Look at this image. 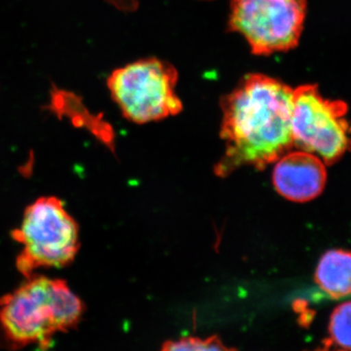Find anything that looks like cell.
<instances>
[{"label":"cell","instance_id":"obj_1","mask_svg":"<svg viewBox=\"0 0 351 351\" xmlns=\"http://www.w3.org/2000/svg\"><path fill=\"white\" fill-rule=\"evenodd\" d=\"M294 89L261 73L242 78L221 100V136L226 154L218 165L226 175L243 165L262 169L292 147Z\"/></svg>","mask_w":351,"mask_h":351},{"label":"cell","instance_id":"obj_2","mask_svg":"<svg viewBox=\"0 0 351 351\" xmlns=\"http://www.w3.org/2000/svg\"><path fill=\"white\" fill-rule=\"evenodd\" d=\"M84 313L66 281L34 274L0 298V339L12 348L47 350L57 334L77 327Z\"/></svg>","mask_w":351,"mask_h":351},{"label":"cell","instance_id":"obj_3","mask_svg":"<svg viewBox=\"0 0 351 351\" xmlns=\"http://www.w3.org/2000/svg\"><path fill=\"white\" fill-rule=\"evenodd\" d=\"M22 245L16 267L27 278L39 269H62L80 251V228L55 196H43L25 208L19 228L11 233Z\"/></svg>","mask_w":351,"mask_h":351},{"label":"cell","instance_id":"obj_4","mask_svg":"<svg viewBox=\"0 0 351 351\" xmlns=\"http://www.w3.org/2000/svg\"><path fill=\"white\" fill-rule=\"evenodd\" d=\"M177 82V69L172 64L147 58L113 71L108 88L124 117L144 124L181 112L182 101L175 90Z\"/></svg>","mask_w":351,"mask_h":351},{"label":"cell","instance_id":"obj_5","mask_svg":"<svg viewBox=\"0 0 351 351\" xmlns=\"http://www.w3.org/2000/svg\"><path fill=\"white\" fill-rule=\"evenodd\" d=\"M306 0H232L230 27L256 55L287 52L301 38Z\"/></svg>","mask_w":351,"mask_h":351},{"label":"cell","instance_id":"obj_6","mask_svg":"<svg viewBox=\"0 0 351 351\" xmlns=\"http://www.w3.org/2000/svg\"><path fill=\"white\" fill-rule=\"evenodd\" d=\"M348 106L324 98L314 84L294 89L293 144L301 151L319 156L327 163L339 158L350 145Z\"/></svg>","mask_w":351,"mask_h":351},{"label":"cell","instance_id":"obj_7","mask_svg":"<svg viewBox=\"0 0 351 351\" xmlns=\"http://www.w3.org/2000/svg\"><path fill=\"white\" fill-rule=\"evenodd\" d=\"M274 188L294 202H306L317 197L324 189L327 173L323 161L311 152H287L276 161Z\"/></svg>","mask_w":351,"mask_h":351},{"label":"cell","instance_id":"obj_8","mask_svg":"<svg viewBox=\"0 0 351 351\" xmlns=\"http://www.w3.org/2000/svg\"><path fill=\"white\" fill-rule=\"evenodd\" d=\"M48 108L59 117H68L75 125L87 128L101 142L112 147L113 131L110 126L101 117L91 114L75 94L54 88L51 93L50 106Z\"/></svg>","mask_w":351,"mask_h":351},{"label":"cell","instance_id":"obj_9","mask_svg":"<svg viewBox=\"0 0 351 351\" xmlns=\"http://www.w3.org/2000/svg\"><path fill=\"white\" fill-rule=\"evenodd\" d=\"M315 280L322 291L334 299L351 294V253L328 251L321 258Z\"/></svg>","mask_w":351,"mask_h":351},{"label":"cell","instance_id":"obj_10","mask_svg":"<svg viewBox=\"0 0 351 351\" xmlns=\"http://www.w3.org/2000/svg\"><path fill=\"white\" fill-rule=\"evenodd\" d=\"M328 343L341 350L351 351V302H346L332 311L329 323Z\"/></svg>","mask_w":351,"mask_h":351},{"label":"cell","instance_id":"obj_11","mask_svg":"<svg viewBox=\"0 0 351 351\" xmlns=\"http://www.w3.org/2000/svg\"><path fill=\"white\" fill-rule=\"evenodd\" d=\"M161 351H239L233 348H228L217 336L207 339L186 337L164 343Z\"/></svg>","mask_w":351,"mask_h":351},{"label":"cell","instance_id":"obj_12","mask_svg":"<svg viewBox=\"0 0 351 351\" xmlns=\"http://www.w3.org/2000/svg\"><path fill=\"white\" fill-rule=\"evenodd\" d=\"M315 351H346L343 350H336L335 348V346H332V345H330L328 341H325L324 346H323L322 348H319V350H315Z\"/></svg>","mask_w":351,"mask_h":351}]
</instances>
